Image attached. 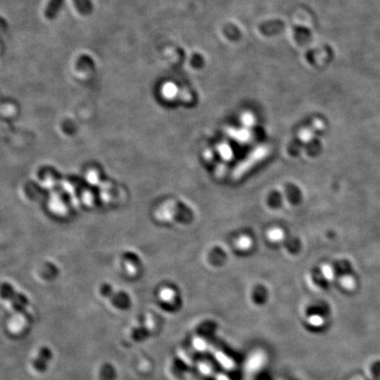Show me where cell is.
<instances>
[{
    "label": "cell",
    "mask_w": 380,
    "mask_h": 380,
    "mask_svg": "<svg viewBox=\"0 0 380 380\" xmlns=\"http://www.w3.org/2000/svg\"><path fill=\"white\" fill-rule=\"evenodd\" d=\"M269 154V147L267 146H259L256 149L253 151L251 153L248 155V158L244 159L242 162L239 164L235 167L234 171L232 174V179H239L242 176L249 171L253 167H254L257 163L261 161L266 156Z\"/></svg>",
    "instance_id": "6da1fadb"
},
{
    "label": "cell",
    "mask_w": 380,
    "mask_h": 380,
    "mask_svg": "<svg viewBox=\"0 0 380 380\" xmlns=\"http://www.w3.org/2000/svg\"><path fill=\"white\" fill-rule=\"evenodd\" d=\"M64 2V0H51L45 11V16L50 20H53L54 18H56L57 13L62 8Z\"/></svg>",
    "instance_id": "7a4b0ae2"
},
{
    "label": "cell",
    "mask_w": 380,
    "mask_h": 380,
    "mask_svg": "<svg viewBox=\"0 0 380 380\" xmlns=\"http://www.w3.org/2000/svg\"><path fill=\"white\" fill-rule=\"evenodd\" d=\"M228 135L239 143H248L251 137L248 129H231Z\"/></svg>",
    "instance_id": "3957f363"
},
{
    "label": "cell",
    "mask_w": 380,
    "mask_h": 380,
    "mask_svg": "<svg viewBox=\"0 0 380 380\" xmlns=\"http://www.w3.org/2000/svg\"><path fill=\"white\" fill-rule=\"evenodd\" d=\"M267 236H268V238H269L270 241L275 242V243H278V242L282 241L283 238H284V231H282L281 228L275 227V228H271L268 231Z\"/></svg>",
    "instance_id": "277c9868"
},
{
    "label": "cell",
    "mask_w": 380,
    "mask_h": 380,
    "mask_svg": "<svg viewBox=\"0 0 380 380\" xmlns=\"http://www.w3.org/2000/svg\"><path fill=\"white\" fill-rule=\"evenodd\" d=\"M218 152L220 156L226 160H229L233 158V151L231 150V146L227 144H221L218 146Z\"/></svg>",
    "instance_id": "5b68a950"
},
{
    "label": "cell",
    "mask_w": 380,
    "mask_h": 380,
    "mask_svg": "<svg viewBox=\"0 0 380 380\" xmlns=\"http://www.w3.org/2000/svg\"><path fill=\"white\" fill-rule=\"evenodd\" d=\"M253 240L248 236H242L236 241V247L240 250H248L252 247Z\"/></svg>",
    "instance_id": "8992f818"
},
{
    "label": "cell",
    "mask_w": 380,
    "mask_h": 380,
    "mask_svg": "<svg viewBox=\"0 0 380 380\" xmlns=\"http://www.w3.org/2000/svg\"><path fill=\"white\" fill-rule=\"evenodd\" d=\"M76 8L81 13L86 14L91 11V3L89 0H73Z\"/></svg>",
    "instance_id": "52a82bcc"
},
{
    "label": "cell",
    "mask_w": 380,
    "mask_h": 380,
    "mask_svg": "<svg viewBox=\"0 0 380 380\" xmlns=\"http://www.w3.org/2000/svg\"><path fill=\"white\" fill-rule=\"evenodd\" d=\"M313 137H314V134L310 128H303L299 133V139L304 143H309L312 141Z\"/></svg>",
    "instance_id": "ba28073f"
},
{
    "label": "cell",
    "mask_w": 380,
    "mask_h": 380,
    "mask_svg": "<svg viewBox=\"0 0 380 380\" xmlns=\"http://www.w3.org/2000/svg\"><path fill=\"white\" fill-rule=\"evenodd\" d=\"M321 274L324 277L325 279L332 281L334 278V271L333 268L329 264H324L321 266Z\"/></svg>",
    "instance_id": "9c48e42d"
},
{
    "label": "cell",
    "mask_w": 380,
    "mask_h": 380,
    "mask_svg": "<svg viewBox=\"0 0 380 380\" xmlns=\"http://www.w3.org/2000/svg\"><path fill=\"white\" fill-rule=\"evenodd\" d=\"M340 282H341L342 286L345 288L346 290H352L355 286V281L354 278L351 276L342 277L340 280Z\"/></svg>",
    "instance_id": "30bf717a"
},
{
    "label": "cell",
    "mask_w": 380,
    "mask_h": 380,
    "mask_svg": "<svg viewBox=\"0 0 380 380\" xmlns=\"http://www.w3.org/2000/svg\"><path fill=\"white\" fill-rule=\"evenodd\" d=\"M309 323L312 327L319 328V327H321V326L323 325L324 320H323L322 317L319 316V315H312V316L309 318Z\"/></svg>",
    "instance_id": "8fae6325"
},
{
    "label": "cell",
    "mask_w": 380,
    "mask_h": 380,
    "mask_svg": "<svg viewBox=\"0 0 380 380\" xmlns=\"http://www.w3.org/2000/svg\"><path fill=\"white\" fill-rule=\"evenodd\" d=\"M243 124L246 125V126H251L253 124V117H251V116H246V117L244 118L243 119Z\"/></svg>",
    "instance_id": "7c38bea8"
}]
</instances>
